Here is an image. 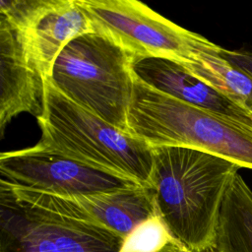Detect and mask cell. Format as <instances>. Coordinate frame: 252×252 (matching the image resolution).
I'll list each match as a JSON object with an SVG mask.
<instances>
[{
    "instance_id": "cell-1",
    "label": "cell",
    "mask_w": 252,
    "mask_h": 252,
    "mask_svg": "<svg viewBox=\"0 0 252 252\" xmlns=\"http://www.w3.org/2000/svg\"><path fill=\"white\" fill-rule=\"evenodd\" d=\"M239 167L208 152L153 147L152 189L169 232L191 252L215 247L220 209Z\"/></svg>"
},
{
    "instance_id": "cell-2",
    "label": "cell",
    "mask_w": 252,
    "mask_h": 252,
    "mask_svg": "<svg viewBox=\"0 0 252 252\" xmlns=\"http://www.w3.org/2000/svg\"><path fill=\"white\" fill-rule=\"evenodd\" d=\"M37 145L93 168L152 188L153 148L65 96L47 79Z\"/></svg>"
},
{
    "instance_id": "cell-3",
    "label": "cell",
    "mask_w": 252,
    "mask_h": 252,
    "mask_svg": "<svg viewBox=\"0 0 252 252\" xmlns=\"http://www.w3.org/2000/svg\"><path fill=\"white\" fill-rule=\"evenodd\" d=\"M127 126L152 148H192L252 169V124L184 103L137 77Z\"/></svg>"
},
{
    "instance_id": "cell-4",
    "label": "cell",
    "mask_w": 252,
    "mask_h": 252,
    "mask_svg": "<svg viewBox=\"0 0 252 252\" xmlns=\"http://www.w3.org/2000/svg\"><path fill=\"white\" fill-rule=\"evenodd\" d=\"M134 62L114 41L91 32L66 45L48 80L79 106L128 132L127 118L136 80Z\"/></svg>"
},
{
    "instance_id": "cell-5",
    "label": "cell",
    "mask_w": 252,
    "mask_h": 252,
    "mask_svg": "<svg viewBox=\"0 0 252 252\" xmlns=\"http://www.w3.org/2000/svg\"><path fill=\"white\" fill-rule=\"evenodd\" d=\"M93 32L105 35L134 60L188 61L203 35L167 20L136 0H77Z\"/></svg>"
},
{
    "instance_id": "cell-6",
    "label": "cell",
    "mask_w": 252,
    "mask_h": 252,
    "mask_svg": "<svg viewBox=\"0 0 252 252\" xmlns=\"http://www.w3.org/2000/svg\"><path fill=\"white\" fill-rule=\"evenodd\" d=\"M1 189L23 207L98 226L123 239L142 222L158 215L154 190L143 186L65 196L22 188L1 179Z\"/></svg>"
},
{
    "instance_id": "cell-7",
    "label": "cell",
    "mask_w": 252,
    "mask_h": 252,
    "mask_svg": "<svg viewBox=\"0 0 252 252\" xmlns=\"http://www.w3.org/2000/svg\"><path fill=\"white\" fill-rule=\"evenodd\" d=\"M123 241L107 229L23 207L1 189V252H120Z\"/></svg>"
},
{
    "instance_id": "cell-8",
    "label": "cell",
    "mask_w": 252,
    "mask_h": 252,
    "mask_svg": "<svg viewBox=\"0 0 252 252\" xmlns=\"http://www.w3.org/2000/svg\"><path fill=\"white\" fill-rule=\"evenodd\" d=\"M2 178L16 186L56 195H83L141 186L64 156L33 147L0 155Z\"/></svg>"
},
{
    "instance_id": "cell-9",
    "label": "cell",
    "mask_w": 252,
    "mask_h": 252,
    "mask_svg": "<svg viewBox=\"0 0 252 252\" xmlns=\"http://www.w3.org/2000/svg\"><path fill=\"white\" fill-rule=\"evenodd\" d=\"M0 14L16 26L45 79L50 78L54 62L66 45L93 32L77 0H1Z\"/></svg>"
},
{
    "instance_id": "cell-10",
    "label": "cell",
    "mask_w": 252,
    "mask_h": 252,
    "mask_svg": "<svg viewBox=\"0 0 252 252\" xmlns=\"http://www.w3.org/2000/svg\"><path fill=\"white\" fill-rule=\"evenodd\" d=\"M47 79L28 53L16 26L0 14V130L17 115L39 117Z\"/></svg>"
},
{
    "instance_id": "cell-11",
    "label": "cell",
    "mask_w": 252,
    "mask_h": 252,
    "mask_svg": "<svg viewBox=\"0 0 252 252\" xmlns=\"http://www.w3.org/2000/svg\"><path fill=\"white\" fill-rule=\"evenodd\" d=\"M133 69L137 78L156 91L194 107L252 124V110L198 79L179 62L145 58L136 60Z\"/></svg>"
},
{
    "instance_id": "cell-12",
    "label": "cell",
    "mask_w": 252,
    "mask_h": 252,
    "mask_svg": "<svg viewBox=\"0 0 252 252\" xmlns=\"http://www.w3.org/2000/svg\"><path fill=\"white\" fill-rule=\"evenodd\" d=\"M180 64L198 79L252 110V78L231 63L220 45L204 37L191 58Z\"/></svg>"
},
{
    "instance_id": "cell-13",
    "label": "cell",
    "mask_w": 252,
    "mask_h": 252,
    "mask_svg": "<svg viewBox=\"0 0 252 252\" xmlns=\"http://www.w3.org/2000/svg\"><path fill=\"white\" fill-rule=\"evenodd\" d=\"M214 248L217 252H252V190L238 172L220 209Z\"/></svg>"
},
{
    "instance_id": "cell-14",
    "label": "cell",
    "mask_w": 252,
    "mask_h": 252,
    "mask_svg": "<svg viewBox=\"0 0 252 252\" xmlns=\"http://www.w3.org/2000/svg\"><path fill=\"white\" fill-rule=\"evenodd\" d=\"M120 252H191L156 215L138 225L123 241Z\"/></svg>"
},
{
    "instance_id": "cell-15",
    "label": "cell",
    "mask_w": 252,
    "mask_h": 252,
    "mask_svg": "<svg viewBox=\"0 0 252 252\" xmlns=\"http://www.w3.org/2000/svg\"><path fill=\"white\" fill-rule=\"evenodd\" d=\"M223 54L231 63L239 67L252 78V50H228L223 48Z\"/></svg>"
},
{
    "instance_id": "cell-16",
    "label": "cell",
    "mask_w": 252,
    "mask_h": 252,
    "mask_svg": "<svg viewBox=\"0 0 252 252\" xmlns=\"http://www.w3.org/2000/svg\"><path fill=\"white\" fill-rule=\"evenodd\" d=\"M203 252H217V251L215 250V248H213V249H209V250H206V251H203Z\"/></svg>"
}]
</instances>
